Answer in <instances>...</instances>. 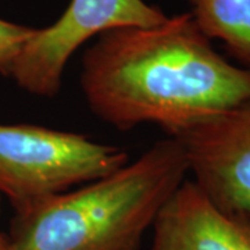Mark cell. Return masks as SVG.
Returning <instances> with one entry per match:
<instances>
[{"label":"cell","mask_w":250,"mask_h":250,"mask_svg":"<svg viewBox=\"0 0 250 250\" xmlns=\"http://www.w3.org/2000/svg\"><path fill=\"white\" fill-rule=\"evenodd\" d=\"M89 110L120 131L154 124L175 138L250 100V71L215 50L190 13L98 36L82 57Z\"/></svg>","instance_id":"obj_1"},{"label":"cell","mask_w":250,"mask_h":250,"mask_svg":"<svg viewBox=\"0 0 250 250\" xmlns=\"http://www.w3.org/2000/svg\"><path fill=\"white\" fill-rule=\"evenodd\" d=\"M188 172L181 142L161 139L102 178L14 210L7 250H139Z\"/></svg>","instance_id":"obj_2"},{"label":"cell","mask_w":250,"mask_h":250,"mask_svg":"<svg viewBox=\"0 0 250 250\" xmlns=\"http://www.w3.org/2000/svg\"><path fill=\"white\" fill-rule=\"evenodd\" d=\"M124 149L34 124H0V196L14 210L118 170Z\"/></svg>","instance_id":"obj_3"},{"label":"cell","mask_w":250,"mask_h":250,"mask_svg":"<svg viewBox=\"0 0 250 250\" xmlns=\"http://www.w3.org/2000/svg\"><path fill=\"white\" fill-rule=\"evenodd\" d=\"M167 16L145 0H71L59 20L35 29L11 67L18 88L41 98H54L72 54L89 39L125 27H152Z\"/></svg>","instance_id":"obj_4"},{"label":"cell","mask_w":250,"mask_h":250,"mask_svg":"<svg viewBox=\"0 0 250 250\" xmlns=\"http://www.w3.org/2000/svg\"><path fill=\"white\" fill-rule=\"evenodd\" d=\"M175 138L197 187L224 213L250 220V100Z\"/></svg>","instance_id":"obj_5"},{"label":"cell","mask_w":250,"mask_h":250,"mask_svg":"<svg viewBox=\"0 0 250 250\" xmlns=\"http://www.w3.org/2000/svg\"><path fill=\"white\" fill-rule=\"evenodd\" d=\"M150 250H250V220L224 213L185 179L152 227Z\"/></svg>","instance_id":"obj_6"},{"label":"cell","mask_w":250,"mask_h":250,"mask_svg":"<svg viewBox=\"0 0 250 250\" xmlns=\"http://www.w3.org/2000/svg\"><path fill=\"white\" fill-rule=\"evenodd\" d=\"M190 14L210 39L221 41L250 71V0H188Z\"/></svg>","instance_id":"obj_7"},{"label":"cell","mask_w":250,"mask_h":250,"mask_svg":"<svg viewBox=\"0 0 250 250\" xmlns=\"http://www.w3.org/2000/svg\"><path fill=\"white\" fill-rule=\"evenodd\" d=\"M35 28L20 25L0 18V74L9 77L11 67L27 43L34 35Z\"/></svg>","instance_id":"obj_8"},{"label":"cell","mask_w":250,"mask_h":250,"mask_svg":"<svg viewBox=\"0 0 250 250\" xmlns=\"http://www.w3.org/2000/svg\"><path fill=\"white\" fill-rule=\"evenodd\" d=\"M0 250H7V235L0 232Z\"/></svg>","instance_id":"obj_9"}]
</instances>
